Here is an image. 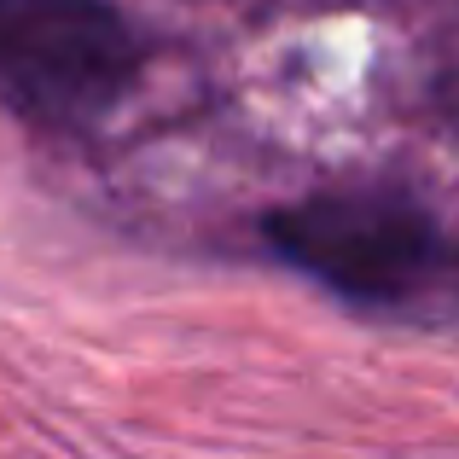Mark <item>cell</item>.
<instances>
[{
    "instance_id": "cell-1",
    "label": "cell",
    "mask_w": 459,
    "mask_h": 459,
    "mask_svg": "<svg viewBox=\"0 0 459 459\" xmlns=\"http://www.w3.org/2000/svg\"><path fill=\"white\" fill-rule=\"evenodd\" d=\"M262 245L367 314H430L459 303V238L402 186H337L262 215Z\"/></svg>"
},
{
    "instance_id": "cell-2",
    "label": "cell",
    "mask_w": 459,
    "mask_h": 459,
    "mask_svg": "<svg viewBox=\"0 0 459 459\" xmlns=\"http://www.w3.org/2000/svg\"><path fill=\"white\" fill-rule=\"evenodd\" d=\"M140 70L146 35L117 0H0V105L30 128H93Z\"/></svg>"
}]
</instances>
